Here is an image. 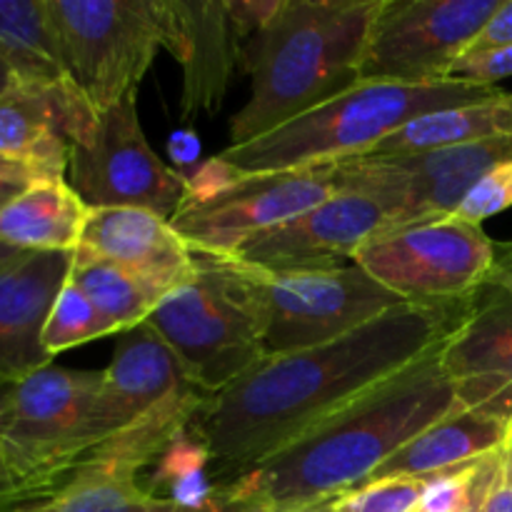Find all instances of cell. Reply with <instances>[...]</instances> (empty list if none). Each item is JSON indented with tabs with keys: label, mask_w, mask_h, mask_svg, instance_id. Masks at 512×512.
I'll return each instance as SVG.
<instances>
[{
	"label": "cell",
	"mask_w": 512,
	"mask_h": 512,
	"mask_svg": "<svg viewBox=\"0 0 512 512\" xmlns=\"http://www.w3.org/2000/svg\"><path fill=\"white\" fill-rule=\"evenodd\" d=\"M495 265L512 268V243H495Z\"/></svg>",
	"instance_id": "74e56055"
},
{
	"label": "cell",
	"mask_w": 512,
	"mask_h": 512,
	"mask_svg": "<svg viewBox=\"0 0 512 512\" xmlns=\"http://www.w3.org/2000/svg\"><path fill=\"white\" fill-rule=\"evenodd\" d=\"M498 468L500 450L488 458L428 475L415 512H480Z\"/></svg>",
	"instance_id": "4316f807"
},
{
	"label": "cell",
	"mask_w": 512,
	"mask_h": 512,
	"mask_svg": "<svg viewBox=\"0 0 512 512\" xmlns=\"http://www.w3.org/2000/svg\"><path fill=\"white\" fill-rule=\"evenodd\" d=\"M443 368L458 408L512 425V303L498 288L478 290L468 318L445 340Z\"/></svg>",
	"instance_id": "2e32d148"
},
{
	"label": "cell",
	"mask_w": 512,
	"mask_h": 512,
	"mask_svg": "<svg viewBox=\"0 0 512 512\" xmlns=\"http://www.w3.org/2000/svg\"><path fill=\"white\" fill-rule=\"evenodd\" d=\"M340 193L333 165L283 173H233L210 158L188 180L173 228L193 253L230 255L245 240L273 230Z\"/></svg>",
	"instance_id": "ba28073f"
},
{
	"label": "cell",
	"mask_w": 512,
	"mask_h": 512,
	"mask_svg": "<svg viewBox=\"0 0 512 512\" xmlns=\"http://www.w3.org/2000/svg\"><path fill=\"white\" fill-rule=\"evenodd\" d=\"M505 0H383L360 80L430 85L473 48Z\"/></svg>",
	"instance_id": "5bb4252c"
},
{
	"label": "cell",
	"mask_w": 512,
	"mask_h": 512,
	"mask_svg": "<svg viewBox=\"0 0 512 512\" xmlns=\"http://www.w3.org/2000/svg\"><path fill=\"white\" fill-rule=\"evenodd\" d=\"M23 255H28V253H23V250L10 248V245L0 243V270L8 268V265H13L15 260H20V258H23Z\"/></svg>",
	"instance_id": "8d00e7d4"
},
{
	"label": "cell",
	"mask_w": 512,
	"mask_h": 512,
	"mask_svg": "<svg viewBox=\"0 0 512 512\" xmlns=\"http://www.w3.org/2000/svg\"><path fill=\"white\" fill-rule=\"evenodd\" d=\"M512 75V43L500 45V48L480 50V53H468L455 63L450 70V80L473 85H495L498 80Z\"/></svg>",
	"instance_id": "4dcf8cb0"
},
{
	"label": "cell",
	"mask_w": 512,
	"mask_h": 512,
	"mask_svg": "<svg viewBox=\"0 0 512 512\" xmlns=\"http://www.w3.org/2000/svg\"><path fill=\"white\" fill-rule=\"evenodd\" d=\"M383 0H280L245 43L250 98L230 120L243 145L360 83L370 28Z\"/></svg>",
	"instance_id": "3957f363"
},
{
	"label": "cell",
	"mask_w": 512,
	"mask_h": 512,
	"mask_svg": "<svg viewBox=\"0 0 512 512\" xmlns=\"http://www.w3.org/2000/svg\"><path fill=\"white\" fill-rule=\"evenodd\" d=\"M168 3V53L183 65L180 108L190 120L223 105L233 70L243 60L248 30L233 0H165Z\"/></svg>",
	"instance_id": "e0dca14e"
},
{
	"label": "cell",
	"mask_w": 512,
	"mask_h": 512,
	"mask_svg": "<svg viewBox=\"0 0 512 512\" xmlns=\"http://www.w3.org/2000/svg\"><path fill=\"white\" fill-rule=\"evenodd\" d=\"M135 95L95 113L70 150L65 178L88 208H143L173 220L188 195V178L148 145Z\"/></svg>",
	"instance_id": "7c38bea8"
},
{
	"label": "cell",
	"mask_w": 512,
	"mask_h": 512,
	"mask_svg": "<svg viewBox=\"0 0 512 512\" xmlns=\"http://www.w3.org/2000/svg\"><path fill=\"white\" fill-rule=\"evenodd\" d=\"M498 138H512V93L505 90L488 100L455 105L415 118L383 140L370 155H410Z\"/></svg>",
	"instance_id": "cb8c5ba5"
},
{
	"label": "cell",
	"mask_w": 512,
	"mask_h": 512,
	"mask_svg": "<svg viewBox=\"0 0 512 512\" xmlns=\"http://www.w3.org/2000/svg\"><path fill=\"white\" fill-rule=\"evenodd\" d=\"M512 208V160L490 168L478 183L470 188L453 218L465 223L483 225V220Z\"/></svg>",
	"instance_id": "f546056e"
},
{
	"label": "cell",
	"mask_w": 512,
	"mask_h": 512,
	"mask_svg": "<svg viewBox=\"0 0 512 512\" xmlns=\"http://www.w3.org/2000/svg\"><path fill=\"white\" fill-rule=\"evenodd\" d=\"M93 120L95 108L73 83L15 80L0 95V155L65 178L70 150Z\"/></svg>",
	"instance_id": "ac0fdd59"
},
{
	"label": "cell",
	"mask_w": 512,
	"mask_h": 512,
	"mask_svg": "<svg viewBox=\"0 0 512 512\" xmlns=\"http://www.w3.org/2000/svg\"><path fill=\"white\" fill-rule=\"evenodd\" d=\"M505 160H512V138L410 155H363L333 168L340 193L375 200L388 215V233H395L453 218L470 188Z\"/></svg>",
	"instance_id": "8fae6325"
},
{
	"label": "cell",
	"mask_w": 512,
	"mask_h": 512,
	"mask_svg": "<svg viewBox=\"0 0 512 512\" xmlns=\"http://www.w3.org/2000/svg\"><path fill=\"white\" fill-rule=\"evenodd\" d=\"M88 210L68 178H40L0 208V243L23 253H75Z\"/></svg>",
	"instance_id": "44dd1931"
},
{
	"label": "cell",
	"mask_w": 512,
	"mask_h": 512,
	"mask_svg": "<svg viewBox=\"0 0 512 512\" xmlns=\"http://www.w3.org/2000/svg\"><path fill=\"white\" fill-rule=\"evenodd\" d=\"M145 323L210 395L268 355L253 283L230 255L195 253V273L170 290Z\"/></svg>",
	"instance_id": "8992f818"
},
{
	"label": "cell",
	"mask_w": 512,
	"mask_h": 512,
	"mask_svg": "<svg viewBox=\"0 0 512 512\" xmlns=\"http://www.w3.org/2000/svg\"><path fill=\"white\" fill-rule=\"evenodd\" d=\"M485 285H493V288H498L500 293L505 295V298L512 303V268H503V265H495L493 268V275H490V280Z\"/></svg>",
	"instance_id": "d590c367"
},
{
	"label": "cell",
	"mask_w": 512,
	"mask_h": 512,
	"mask_svg": "<svg viewBox=\"0 0 512 512\" xmlns=\"http://www.w3.org/2000/svg\"><path fill=\"white\" fill-rule=\"evenodd\" d=\"M100 373L48 365L0 388V463L10 510L55 493L93 455L90 408Z\"/></svg>",
	"instance_id": "52a82bcc"
},
{
	"label": "cell",
	"mask_w": 512,
	"mask_h": 512,
	"mask_svg": "<svg viewBox=\"0 0 512 512\" xmlns=\"http://www.w3.org/2000/svg\"><path fill=\"white\" fill-rule=\"evenodd\" d=\"M48 8L70 80L95 113L138 93L168 48L165 0H48Z\"/></svg>",
	"instance_id": "9c48e42d"
},
{
	"label": "cell",
	"mask_w": 512,
	"mask_h": 512,
	"mask_svg": "<svg viewBox=\"0 0 512 512\" xmlns=\"http://www.w3.org/2000/svg\"><path fill=\"white\" fill-rule=\"evenodd\" d=\"M445 340L258 468L213 488L223 510L298 512L370 483L415 435L458 408L453 380L443 368Z\"/></svg>",
	"instance_id": "7a4b0ae2"
},
{
	"label": "cell",
	"mask_w": 512,
	"mask_h": 512,
	"mask_svg": "<svg viewBox=\"0 0 512 512\" xmlns=\"http://www.w3.org/2000/svg\"><path fill=\"white\" fill-rule=\"evenodd\" d=\"M0 510L10 512V495H8V483H5L3 463H0Z\"/></svg>",
	"instance_id": "ab89813d"
},
{
	"label": "cell",
	"mask_w": 512,
	"mask_h": 512,
	"mask_svg": "<svg viewBox=\"0 0 512 512\" xmlns=\"http://www.w3.org/2000/svg\"><path fill=\"white\" fill-rule=\"evenodd\" d=\"M115 333L118 330L98 313V308L85 298L83 290L68 275L43 328V348L48 350L50 358Z\"/></svg>",
	"instance_id": "83f0119b"
},
{
	"label": "cell",
	"mask_w": 512,
	"mask_h": 512,
	"mask_svg": "<svg viewBox=\"0 0 512 512\" xmlns=\"http://www.w3.org/2000/svg\"><path fill=\"white\" fill-rule=\"evenodd\" d=\"M210 398L148 323L128 330L100 373L90 408L93 455L85 463L138 475L178 445Z\"/></svg>",
	"instance_id": "5b68a950"
},
{
	"label": "cell",
	"mask_w": 512,
	"mask_h": 512,
	"mask_svg": "<svg viewBox=\"0 0 512 512\" xmlns=\"http://www.w3.org/2000/svg\"><path fill=\"white\" fill-rule=\"evenodd\" d=\"M10 512H225L215 495L205 503H183L143 490L138 475L80 465L55 493Z\"/></svg>",
	"instance_id": "603a6c76"
},
{
	"label": "cell",
	"mask_w": 512,
	"mask_h": 512,
	"mask_svg": "<svg viewBox=\"0 0 512 512\" xmlns=\"http://www.w3.org/2000/svg\"><path fill=\"white\" fill-rule=\"evenodd\" d=\"M75 253L108 260L165 295L195 273V253L183 235L143 208H90Z\"/></svg>",
	"instance_id": "ffe728a7"
},
{
	"label": "cell",
	"mask_w": 512,
	"mask_h": 512,
	"mask_svg": "<svg viewBox=\"0 0 512 512\" xmlns=\"http://www.w3.org/2000/svg\"><path fill=\"white\" fill-rule=\"evenodd\" d=\"M425 478H375L333 503L335 512H415Z\"/></svg>",
	"instance_id": "f1b7e54d"
},
{
	"label": "cell",
	"mask_w": 512,
	"mask_h": 512,
	"mask_svg": "<svg viewBox=\"0 0 512 512\" xmlns=\"http://www.w3.org/2000/svg\"><path fill=\"white\" fill-rule=\"evenodd\" d=\"M0 512H3V510H0Z\"/></svg>",
	"instance_id": "7bdbcfd3"
},
{
	"label": "cell",
	"mask_w": 512,
	"mask_h": 512,
	"mask_svg": "<svg viewBox=\"0 0 512 512\" xmlns=\"http://www.w3.org/2000/svg\"><path fill=\"white\" fill-rule=\"evenodd\" d=\"M333 503H335V500H333ZM333 503L313 505V508H305V510H298V512H335V510H333Z\"/></svg>",
	"instance_id": "b9f144b4"
},
{
	"label": "cell",
	"mask_w": 512,
	"mask_h": 512,
	"mask_svg": "<svg viewBox=\"0 0 512 512\" xmlns=\"http://www.w3.org/2000/svg\"><path fill=\"white\" fill-rule=\"evenodd\" d=\"M15 83V75H13V70L8 68V65L3 63V60H0V95L5 93V90L10 88V85Z\"/></svg>",
	"instance_id": "f35d334b"
},
{
	"label": "cell",
	"mask_w": 512,
	"mask_h": 512,
	"mask_svg": "<svg viewBox=\"0 0 512 512\" xmlns=\"http://www.w3.org/2000/svg\"><path fill=\"white\" fill-rule=\"evenodd\" d=\"M480 512H512V480L503 468V450H500V468L495 473L483 505H480Z\"/></svg>",
	"instance_id": "d6a6232c"
},
{
	"label": "cell",
	"mask_w": 512,
	"mask_h": 512,
	"mask_svg": "<svg viewBox=\"0 0 512 512\" xmlns=\"http://www.w3.org/2000/svg\"><path fill=\"white\" fill-rule=\"evenodd\" d=\"M503 93L460 80L430 85L360 80L328 103L243 145L215 155L233 173H283L363 158L415 118Z\"/></svg>",
	"instance_id": "277c9868"
},
{
	"label": "cell",
	"mask_w": 512,
	"mask_h": 512,
	"mask_svg": "<svg viewBox=\"0 0 512 512\" xmlns=\"http://www.w3.org/2000/svg\"><path fill=\"white\" fill-rule=\"evenodd\" d=\"M70 280L118 333L143 325L165 298L163 290L145 283L138 275L83 253H73Z\"/></svg>",
	"instance_id": "484cf974"
},
{
	"label": "cell",
	"mask_w": 512,
	"mask_h": 512,
	"mask_svg": "<svg viewBox=\"0 0 512 512\" xmlns=\"http://www.w3.org/2000/svg\"><path fill=\"white\" fill-rule=\"evenodd\" d=\"M503 468H505V473H508V478L512 480V435H510L508 445L503 448Z\"/></svg>",
	"instance_id": "60d3db41"
},
{
	"label": "cell",
	"mask_w": 512,
	"mask_h": 512,
	"mask_svg": "<svg viewBox=\"0 0 512 512\" xmlns=\"http://www.w3.org/2000/svg\"><path fill=\"white\" fill-rule=\"evenodd\" d=\"M0 178H23V180H38V178H50V175L40 173L33 165L23 163V160L8 158V155H0Z\"/></svg>",
	"instance_id": "836d02e7"
},
{
	"label": "cell",
	"mask_w": 512,
	"mask_h": 512,
	"mask_svg": "<svg viewBox=\"0 0 512 512\" xmlns=\"http://www.w3.org/2000/svg\"><path fill=\"white\" fill-rule=\"evenodd\" d=\"M510 43H512V0H505V3L500 5L498 13L493 15V20L485 25L483 33L478 35V40H475L473 48H470L468 53H480V50L500 48V45H510Z\"/></svg>",
	"instance_id": "1f68e13d"
},
{
	"label": "cell",
	"mask_w": 512,
	"mask_h": 512,
	"mask_svg": "<svg viewBox=\"0 0 512 512\" xmlns=\"http://www.w3.org/2000/svg\"><path fill=\"white\" fill-rule=\"evenodd\" d=\"M73 268V253H28L0 270V388L53 365L43 328Z\"/></svg>",
	"instance_id": "d6986e66"
},
{
	"label": "cell",
	"mask_w": 512,
	"mask_h": 512,
	"mask_svg": "<svg viewBox=\"0 0 512 512\" xmlns=\"http://www.w3.org/2000/svg\"><path fill=\"white\" fill-rule=\"evenodd\" d=\"M475 295L455 303H403L330 343L265 355L190 423L188 435L213 478L233 483L438 348L468 318Z\"/></svg>",
	"instance_id": "6da1fadb"
},
{
	"label": "cell",
	"mask_w": 512,
	"mask_h": 512,
	"mask_svg": "<svg viewBox=\"0 0 512 512\" xmlns=\"http://www.w3.org/2000/svg\"><path fill=\"white\" fill-rule=\"evenodd\" d=\"M388 233V215L375 200L335 193L308 213L245 240L230 258L270 273L333 270Z\"/></svg>",
	"instance_id": "9a60e30c"
},
{
	"label": "cell",
	"mask_w": 512,
	"mask_h": 512,
	"mask_svg": "<svg viewBox=\"0 0 512 512\" xmlns=\"http://www.w3.org/2000/svg\"><path fill=\"white\" fill-rule=\"evenodd\" d=\"M40 180V178H38ZM30 183H35V180H23V178H0V208H5V205L10 203V200L15 198V195L23 193L25 188H28Z\"/></svg>",
	"instance_id": "e575fe53"
},
{
	"label": "cell",
	"mask_w": 512,
	"mask_h": 512,
	"mask_svg": "<svg viewBox=\"0 0 512 512\" xmlns=\"http://www.w3.org/2000/svg\"><path fill=\"white\" fill-rule=\"evenodd\" d=\"M353 263L405 303H455L488 283L495 243L483 225L445 218L375 238Z\"/></svg>",
	"instance_id": "4fadbf2b"
},
{
	"label": "cell",
	"mask_w": 512,
	"mask_h": 512,
	"mask_svg": "<svg viewBox=\"0 0 512 512\" xmlns=\"http://www.w3.org/2000/svg\"><path fill=\"white\" fill-rule=\"evenodd\" d=\"M510 435L512 425L503 420L455 408L400 448L375 478H428L455 465L498 453L508 445Z\"/></svg>",
	"instance_id": "7402d4cb"
},
{
	"label": "cell",
	"mask_w": 512,
	"mask_h": 512,
	"mask_svg": "<svg viewBox=\"0 0 512 512\" xmlns=\"http://www.w3.org/2000/svg\"><path fill=\"white\" fill-rule=\"evenodd\" d=\"M0 60L15 80L73 83L48 0H0Z\"/></svg>",
	"instance_id": "d4e9b609"
},
{
	"label": "cell",
	"mask_w": 512,
	"mask_h": 512,
	"mask_svg": "<svg viewBox=\"0 0 512 512\" xmlns=\"http://www.w3.org/2000/svg\"><path fill=\"white\" fill-rule=\"evenodd\" d=\"M243 268L258 300L268 355L330 343L405 303L358 263L295 273H270L245 263Z\"/></svg>",
	"instance_id": "30bf717a"
}]
</instances>
